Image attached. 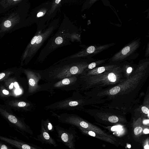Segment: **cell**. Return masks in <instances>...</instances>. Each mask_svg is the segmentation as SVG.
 Segmentation results:
<instances>
[{
    "label": "cell",
    "mask_w": 149,
    "mask_h": 149,
    "mask_svg": "<svg viewBox=\"0 0 149 149\" xmlns=\"http://www.w3.org/2000/svg\"><path fill=\"white\" fill-rule=\"evenodd\" d=\"M22 73L25 75L27 81V97L41 91V87L38 83L41 77L38 70L22 68Z\"/></svg>",
    "instance_id": "8"
},
{
    "label": "cell",
    "mask_w": 149,
    "mask_h": 149,
    "mask_svg": "<svg viewBox=\"0 0 149 149\" xmlns=\"http://www.w3.org/2000/svg\"><path fill=\"white\" fill-rule=\"evenodd\" d=\"M143 132L145 134H148L149 133V130L148 129H145L143 130Z\"/></svg>",
    "instance_id": "28"
},
{
    "label": "cell",
    "mask_w": 149,
    "mask_h": 149,
    "mask_svg": "<svg viewBox=\"0 0 149 149\" xmlns=\"http://www.w3.org/2000/svg\"><path fill=\"white\" fill-rule=\"evenodd\" d=\"M143 130V129L141 127H136L134 130V134L135 135H137L140 133Z\"/></svg>",
    "instance_id": "20"
},
{
    "label": "cell",
    "mask_w": 149,
    "mask_h": 149,
    "mask_svg": "<svg viewBox=\"0 0 149 149\" xmlns=\"http://www.w3.org/2000/svg\"><path fill=\"white\" fill-rule=\"evenodd\" d=\"M43 14V13L42 12H40L37 15V16L39 17L42 16Z\"/></svg>",
    "instance_id": "29"
},
{
    "label": "cell",
    "mask_w": 149,
    "mask_h": 149,
    "mask_svg": "<svg viewBox=\"0 0 149 149\" xmlns=\"http://www.w3.org/2000/svg\"><path fill=\"white\" fill-rule=\"evenodd\" d=\"M41 122L43 123L45 129L49 133L52 132L54 131V127L49 118H47L45 120L42 119Z\"/></svg>",
    "instance_id": "14"
},
{
    "label": "cell",
    "mask_w": 149,
    "mask_h": 149,
    "mask_svg": "<svg viewBox=\"0 0 149 149\" xmlns=\"http://www.w3.org/2000/svg\"><path fill=\"white\" fill-rule=\"evenodd\" d=\"M0 140L17 149H43L35 145L23 141L15 136L0 135Z\"/></svg>",
    "instance_id": "10"
},
{
    "label": "cell",
    "mask_w": 149,
    "mask_h": 149,
    "mask_svg": "<svg viewBox=\"0 0 149 149\" xmlns=\"http://www.w3.org/2000/svg\"><path fill=\"white\" fill-rule=\"evenodd\" d=\"M132 70V68L131 67H129L127 69V73H129L131 72Z\"/></svg>",
    "instance_id": "27"
},
{
    "label": "cell",
    "mask_w": 149,
    "mask_h": 149,
    "mask_svg": "<svg viewBox=\"0 0 149 149\" xmlns=\"http://www.w3.org/2000/svg\"><path fill=\"white\" fill-rule=\"evenodd\" d=\"M130 47L129 46L125 47L121 51L122 54L124 55H126L130 52Z\"/></svg>",
    "instance_id": "19"
},
{
    "label": "cell",
    "mask_w": 149,
    "mask_h": 149,
    "mask_svg": "<svg viewBox=\"0 0 149 149\" xmlns=\"http://www.w3.org/2000/svg\"><path fill=\"white\" fill-rule=\"evenodd\" d=\"M40 134L37 137H34L35 140L40 142L42 144H45L50 146H53L55 147L58 146L55 140L52 137L49 133L45 129L43 123L41 122Z\"/></svg>",
    "instance_id": "11"
},
{
    "label": "cell",
    "mask_w": 149,
    "mask_h": 149,
    "mask_svg": "<svg viewBox=\"0 0 149 149\" xmlns=\"http://www.w3.org/2000/svg\"><path fill=\"white\" fill-rule=\"evenodd\" d=\"M0 149H14L10 146L0 140Z\"/></svg>",
    "instance_id": "16"
},
{
    "label": "cell",
    "mask_w": 149,
    "mask_h": 149,
    "mask_svg": "<svg viewBox=\"0 0 149 149\" xmlns=\"http://www.w3.org/2000/svg\"><path fill=\"white\" fill-rule=\"evenodd\" d=\"M23 15L21 4L17 7L16 9L0 18V37L21 27Z\"/></svg>",
    "instance_id": "4"
},
{
    "label": "cell",
    "mask_w": 149,
    "mask_h": 149,
    "mask_svg": "<svg viewBox=\"0 0 149 149\" xmlns=\"http://www.w3.org/2000/svg\"><path fill=\"white\" fill-rule=\"evenodd\" d=\"M141 110L142 112L145 114H148L149 110L146 107L144 106L142 107L141 108Z\"/></svg>",
    "instance_id": "23"
},
{
    "label": "cell",
    "mask_w": 149,
    "mask_h": 149,
    "mask_svg": "<svg viewBox=\"0 0 149 149\" xmlns=\"http://www.w3.org/2000/svg\"><path fill=\"white\" fill-rule=\"evenodd\" d=\"M55 127L58 138L57 140L62 143L69 149H76L75 143L78 136L75 126L71 125L68 129L58 125Z\"/></svg>",
    "instance_id": "7"
},
{
    "label": "cell",
    "mask_w": 149,
    "mask_h": 149,
    "mask_svg": "<svg viewBox=\"0 0 149 149\" xmlns=\"http://www.w3.org/2000/svg\"><path fill=\"white\" fill-rule=\"evenodd\" d=\"M96 65V63H95L93 62L90 64L88 66L89 69H91L94 68Z\"/></svg>",
    "instance_id": "26"
},
{
    "label": "cell",
    "mask_w": 149,
    "mask_h": 149,
    "mask_svg": "<svg viewBox=\"0 0 149 149\" xmlns=\"http://www.w3.org/2000/svg\"><path fill=\"white\" fill-rule=\"evenodd\" d=\"M121 127L120 125L115 126L112 127L111 128V130L112 131H115L116 130H119Z\"/></svg>",
    "instance_id": "24"
},
{
    "label": "cell",
    "mask_w": 149,
    "mask_h": 149,
    "mask_svg": "<svg viewBox=\"0 0 149 149\" xmlns=\"http://www.w3.org/2000/svg\"><path fill=\"white\" fill-rule=\"evenodd\" d=\"M4 104L15 111L32 112L36 109V105L27 98H14L4 101Z\"/></svg>",
    "instance_id": "9"
},
{
    "label": "cell",
    "mask_w": 149,
    "mask_h": 149,
    "mask_svg": "<svg viewBox=\"0 0 149 149\" xmlns=\"http://www.w3.org/2000/svg\"><path fill=\"white\" fill-rule=\"evenodd\" d=\"M131 145H128L127 146V147L129 148H131Z\"/></svg>",
    "instance_id": "32"
},
{
    "label": "cell",
    "mask_w": 149,
    "mask_h": 149,
    "mask_svg": "<svg viewBox=\"0 0 149 149\" xmlns=\"http://www.w3.org/2000/svg\"><path fill=\"white\" fill-rule=\"evenodd\" d=\"M22 0H0V14L21 5Z\"/></svg>",
    "instance_id": "12"
},
{
    "label": "cell",
    "mask_w": 149,
    "mask_h": 149,
    "mask_svg": "<svg viewBox=\"0 0 149 149\" xmlns=\"http://www.w3.org/2000/svg\"><path fill=\"white\" fill-rule=\"evenodd\" d=\"M120 90V87L117 86L111 88L109 91V93L111 95H114L118 93Z\"/></svg>",
    "instance_id": "15"
},
{
    "label": "cell",
    "mask_w": 149,
    "mask_h": 149,
    "mask_svg": "<svg viewBox=\"0 0 149 149\" xmlns=\"http://www.w3.org/2000/svg\"><path fill=\"white\" fill-rule=\"evenodd\" d=\"M0 115L4 118L11 128L29 139L28 135H33V132L23 118L15 114L12 109L5 104H0Z\"/></svg>",
    "instance_id": "2"
},
{
    "label": "cell",
    "mask_w": 149,
    "mask_h": 149,
    "mask_svg": "<svg viewBox=\"0 0 149 149\" xmlns=\"http://www.w3.org/2000/svg\"><path fill=\"white\" fill-rule=\"evenodd\" d=\"M84 61L78 57L67 59L43 70H38L41 79L47 82L56 81L72 76L83 75Z\"/></svg>",
    "instance_id": "1"
},
{
    "label": "cell",
    "mask_w": 149,
    "mask_h": 149,
    "mask_svg": "<svg viewBox=\"0 0 149 149\" xmlns=\"http://www.w3.org/2000/svg\"><path fill=\"white\" fill-rule=\"evenodd\" d=\"M108 78L109 81L111 82H115L116 79V75L113 73H110L108 75Z\"/></svg>",
    "instance_id": "17"
},
{
    "label": "cell",
    "mask_w": 149,
    "mask_h": 149,
    "mask_svg": "<svg viewBox=\"0 0 149 149\" xmlns=\"http://www.w3.org/2000/svg\"><path fill=\"white\" fill-rule=\"evenodd\" d=\"M145 149H149V146L148 145H146L144 146Z\"/></svg>",
    "instance_id": "31"
},
{
    "label": "cell",
    "mask_w": 149,
    "mask_h": 149,
    "mask_svg": "<svg viewBox=\"0 0 149 149\" xmlns=\"http://www.w3.org/2000/svg\"><path fill=\"white\" fill-rule=\"evenodd\" d=\"M108 120L110 122L112 123H116L118 122V118L116 116H112L109 117Z\"/></svg>",
    "instance_id": "18"
},
{
    "label": "cell",
    "mask_w": 149,
    "mask_h": 149,
    "mask_svg": "<svg viewBox=\"0 0 149 149\" xmlns=\"http://www.w3.org/2000/svg\"><path fill=\"white\" fill-rule=\"evenodd\" d=\"M63 42V39L61 37H58L56 38L55 40L56 43L58 45L61 44Z\"/></svg>",
    "instance_id": "22"
},
{
    "label": "cell",
    "mask_w": 149,
    "mask_h": 149,
    "mask_svg": "<svg viewBox=\"0 0 149 149\" xmlns=\"http://www.w3.org/2000/svg\"><path fill=\"white\" fill-rule=\"evenodd\" d=\"M22 68L13 67L8 68L0 72V82L8 77L22 71Z\"/></svg>",
    "instance_id": "13"
},
{
    "label": "cell",
    "mask_w": 149,
    "mask_h": 149,
    "mask_svg": "<svg viewBox=\"0 0 149 149\" xmlns=\"http://www.w3.org/2000/svg\"><path fill=\"white\" fill-rule=\"evenodd\" d=\"M95 50V48L94 46H91L87 49L86 51L88 53L91 54L94 52Z\"/></svg>",
    "instance_id": "21"
},
{
    "label": "cell",
    "mask_w": 149,
    "mask_h": 149,
    "mask_svg": "<svg viewBox=\"0 0 149 149\" xmlns=\"http://www.w3.org/2000/svg\"><path fill=\"white\" fill-rule=\"evenodd\" d=\"M80 76H72L59 81L40 84L41 91H47L51 94L55 90L70 91L79 90L80 86Z\"/></svg>",
    "instance_id": "6"
},
{
    "label": "cell",
    "mask_w": 149,
    "mask_h": 149,
    "mask_svg": "<svg viewBox=\"0 0 149 149\" xmlns=\"http://www.w3.org/2000/svg\"><path fill=\"white\" fill-rule=\"evenodd\" d=\"M105 69L104 67H99L97 69V72L99 73H101L105 70Z\"/></svg>",
    "instance_id": "25"
},
{
    "label": "cell",
    "mask_w": 149,
    "mask_h": 149,
    "mask_svg": "<svg viewBox=\"0 0 149 149\" xmlns=\"http://www.w3.org/2000/svg\"><path fill=\"white\" fill-rule=\"evenodd\" d=\"M22 73V71L0 82V83L10 93L12 98H27V81L26 79L21 76Z\"/></svg>",
    "instance_id": "3"
},
{
    "label": "cell",
    "mask_w": 149,
    "mask_h": 149,
    "mask_svg": "<svg viewBox=\"0 0 149 149\" xmlns=\"http://www.w3.org/2000/svg\"><path fill=\"white\" fill-rule=\"evenodd\" d=\"M143 123L144 124H147L149 123V120H144L143 121Z\"/></svg>",
    "instance_id": "30"
},
{
    "label": "cell",
    "mask_w": 149,
    "mask_h": 149,
    "mask_svg": "<svg viewBox=\"0 0 149 149\" xmlns=\"http://www.w3.org/2000/svg\"><path fill=\"white\" fill-rule=\"evenodd\" d=\"M84 104V100L77 90L75 91L70 97L47 105L44 109L52 111L80 110L82 109Z\"/></svg>",
    "instance_id": "5"
}]
</instances>
